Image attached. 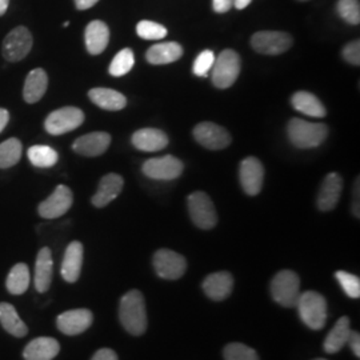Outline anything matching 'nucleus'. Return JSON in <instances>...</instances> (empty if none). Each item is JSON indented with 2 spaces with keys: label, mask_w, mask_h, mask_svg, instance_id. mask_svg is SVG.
Here are the masks:
<instances>
[{
  "label": "nucleus",
  "mask_w": 360,
  "mask_h": 360,
  "mask_svg": "<svg viewBox=\"0 0 360 360\" xmlns=\"http://www.w3.org/2000/svg\"><path fill=\"white\" fill-rule=\"evenodd\" d=\"M119 321L124 330L134 336H141L147 331L148 318L146 300L141 291L131 290L122 296L119 303Z\"/></svg>",
  "instance_id": "1"
},
{
  "label": "nucleus",
  "mask_w": 360,
  "mask_h": 360,
  "mask_svg": "<svg viewBox=\"0 0 360 360\" xmlns=\"http://www.w3.org/2000/svg\"><path fill=\"white\" fill-rule=\"evenodd\" d=\"M288 139L296 148H315L319 147L328 135V127L323 123H309L306 120L294 117L290 120Z\"/></svg>",
  "instance_id": "2"
},
{
  "label": "nucleus",
  "mask_w": 360,
  "mask_h": 360,
  "mask_svg": "<svg viewBox=\"0 0 360 360\" xmlns=\"http://www.w3.org/2000/svg\"><path fill=\"white\" fill-rule=\"evenodd\" d=\"M302 322L311 330H322L327 322V302L316 291H306L299 295L295 306Z\"/></svg>",
  "instance_id": "3"
},
{
  "label": "nucleus",
  "mask_w": 360,
  "mask_h": 360,
  "mask_svg": "<svg viewBox=\"0 0 360 360\" xmlns=\"http://www.w3.org/2000/svg\"><path fill=\"white\" fill-rule=\"evenodd\" d=\"M270 290L271 295L278 304L292 309L300 295V279L294 271H279L271 281Z\"/></svg>",
  "instance_id": "4"
},
{
  "label": "nucleus",
  "mask_w": 360,
  "mask_h": 360,
  "mask_svg": "<svg viewBox=\"0 0 360 360\" xmlns=\"http://www.w3.org/2000/svg\"><path fill=\"white\" fill-rule=\"evenodd\" d=\"M240 74V58L233 50L220 52L212 65V83L219 90L231 87Z\"/></svg>",
  "instance_id": "5"
},
{
  "label": "nucleus",
  "mask_w": 360,
  "mask_h": 360,
  "mask_svg": "<svg viewBox=\"0 0 360 360\" xmlns=\"http://www.w3.org/2000/svg\"><path fill=\"white\" fill-rule=\"evenodd\" d=\"M187 205L191 220L196 227L200 230H211L217 226V210L207 193L202 191L191 193L187 199Z\"/></svg>",
  "instance_id": "6"
},
{
  "label": "nucleus",
  "mask_w": 360,
  "mask_h": 360,
  "mask_svg": "<svg viewBox=\"0 0 360 360\" xmlns=\"http://www.w3.org/2000/svg\"><path fill=\"white\" fill-rule=\"evenodd\" d=\"M153 264L158 276L166 281L180 279L187 270L186 257L167 248H162L155 252Z\"/></svg>",
  "instance_id": "7"
},
{
  "label": "nucleus",
  "mask_w": 360,
  "mask_h": 360,
  "mask_svg": "<svg viewBox=\"0 0 360 360\" xmlns=\"http://www.w3.org/2000/svg\"><path fill=\"white\" fill-rule=\"evenodd\" d=\"M34 39L27 27L19 26L13 28L3 41V56L7 62H20L31 51Z\"/></svg>",
  "instance_id": "8"
},
{
  "label": "nucleus",
  "mask_w": 360,
  "mask_h": 360,
  "mask_svg": "<svg viewBox=\"0 0 360 360\" xmlns=\"http://www.w3.org/2000/svg\"><path fill=\"white\" fill-rule=\"evenodd\" d=\"M84 122V114L77 107H63L52 111L44 122V129L51 135H63L74 131Z\"/></svg>",
  "instance_id": "9"
},
{
  "label": "nucleus",
  "mask_w": 360,
  "mask_h": 360,
  "mask_svg": "<svg viewBox=\"0 0 360 360\" xmlns=\"http://www.w3.org/2000/svg\"><path fill=\"white\" fill-rule=\"evenodd\" d=\"M251 46L263 55H281L292 46V37L281 31H260L252 35Z\"/></svg>",
  "instance_id": "10"
},
{
  "label": "nucleus",
  "mask_w": 360,
  "mask_h": 360,
  "mask_svg": "<svg viewBox=\"0 0 360 360\" xmlns=\"http://www.w3.org/2000/svg\"><path fill=\"white\" fill-rule=\"evenodd\" d=\"M183 163L172 155L163 158H153L144 162L143 172L146 176L155 180H174L179 178L183 172Z\"/></svg>",
  "instance_id": "11"
},
{
  "label": "nucleus",
  "mask_w": 360,
  "mask_h": 360,
  "mask_svg": "<svg viewBox=\"0 0 360 360\" xmlns=\"http://www.w3.org/2000/svg\"><path fill=\"white\" fill-rule=\"evenodd\" d=\"M74 203L72 191L67 186H58L55 191L39 205V215L44 219H56L63 217Z\"/></svg>",
  "instance_id": "12"
},
{
  "label": "nucleus",
  "mask_w": 360,
  "mask_h": 360,
  "mask_svg": "<svg viewBox=\"0 0 360 360\" xmlns=\"http://www.w3.org/2000/svg\"><path fill=\"white\" fill-rule=\"evenodd\" d=\"M193 136L199 144L208 150H223L231 144V135L229 131L212 122L199 123L193 129Z\"/></svg>",
  "instance_id": "13"
},
{
  "label": "nucleus",
  "mask_w": 360,
  "mask_h": 360,
  "mask_svg": "<svg viewBox=\"0 0 360 360\" xmlns=\"http://www.w3.org/2000/svg\"><path fill=\"white\" fill-rule=\"evenodd\" d=\"M239 179L245 193L250 196H255L262 191L264 180V167L260 160L250 156L240 163Z\"/></svg>",
  "instance_id": "14"
},
{
  "label": "nucleus",
  "mask_w": 360,
  "mask_h": 360,
  "mask_svg": "<svg viewBox=\"0 0 360 360\" xmlns=\"http://www.w3.org/2000/svg\"><path fill=\"white\" fill-rule=\"evenodd\" d=\"M92 322H94V315L90 309H70L58 316L56 326L60 333L74 336V335L87 331Z\"/></svg>",
  "instance_id": "15"
},
{
  "label": "nucleus",
  "mask_w": 360,
  "mask_h": 360,
  "mask_svg": "<svg viewBox=\"0 0 360 360\" xmlns=\"http://www.w3.org/2000/svg\"><path fill=\"white\" fill-rule=\"evenodd\" d=\"M343 191V179L339 174L331 172L323 180L322 187L318 195V208L323 212L333 211Z\"/></svg>",
  "instance_id": "16"
},
{
  "label": "nucleus",
  "mask_w": 360,
  "mask_h": 360,
  "mask_svg": "<svg viewBox=\"0 0 360 360\" xmlns=\"http://www.w3.org/2000/svg\"><path fill=\"white\" fill-rule=\"evenodd\" d=\"M203 291L210 299L221 302L231 295L233 290V276L227 271L214 272L203 281Z\"/></svg>",
  "instance_id": "17"
},
{
  "label": "nucleus",
  "mask_w": 360,
  "mask_h": 360,
  "mask_svg": "<svg viewBox=\"0 0 360 360\" xmlns=\"http://www.w3.org/2000/svg\"><path fill=\"white\" fill-rule=\"evenodd\" d=\"M111 143V136L107 132H91L77 138L72 144V150L83 156H99L107 151Z\"/></svg>",
  "instance_id": "18"
},
{
  "label": "nucleus",
  "mask_w": 360,
  "mask_h": 360,
  "mask_svg": "<svg viewBox=\"0 0 360 360\" xmlns=\"http://www.w3.org/2000/svg\"><path fill=\"white\" fill-rule=\"evenodd\" d=\"M84 248L80 242H72L65 248L62 262V278L67 283H75L80 276L83 266Z\"/></svg>",
  "instance_id": "19"
},
{
  "label": "nucleus",
  "mask_w": 360,
  "mask_h": 360,
  "mask_svg": "<svg viewBox=\"0 0 360 360\" xmlns=\"http://www.w3.org/2000/svg\"><path fill=\"white\" fill-rule=\"evenodd\" d=\"M124 180L117 174H108L101 180L98 191L92 196V205L98 208L110 205L122 193Z\"/></svg>",
  "instance_id": "20"
},
{
  "label": "nucleus",
  "mask_w": 360,
  "mask_h": 360,
  "mask_svg": "<svg viewBox=\"0 0 360 360\" xmlns=\"http://www.w3.org/2000/svg\"><path fill=\"white\" fill-rule=\"evenodd\" d=\"M132 144L141 151L156 153L167 147L168 136L160 129H142L132 135Z\"/></svg>",
  "instance_id": "21"
},
{
  "label": "nucleus",
  "mask_w": 360,
  "mask_h": 360,
  "mask_svg": "<svg viewBox=\"0 0 360 360\" xmlns=\"http://www.w3.org/2000/svg\"><path fill=\"white\" fill-rule=\"evenodd\" d=\"M60 351V345L56 339L41 336L31 340L27 345L23 356L26 360H52Z\"/></svg>",
  "instance_id": "22"
},
{
  "label": "nucleus",
  "mask_w": 360,
  "mask_h": 360,
  "mask_svg": "<svg viewBox=\"0 0 360 360\" xmlns=\"http://www.w3.org/2000/svg\"><path fill=\"white\" fill-rule=\"evenodd\" d=\"M52 270H53V262H52L51 250L49 247H43L39 251L37 266H35V288L40 294H44L49 291L52 283Z\"/></svg>",
  "instance_id": "23"
},
{
  "label": "nucleus",
  "mask_w": 360,
  "mask_h": 360,
  "mask_svg": "<svg viewBox=\"0 0 360 360\" xmlns=\"http://www.w3.org/2000/svg\"><path fill=\"white\" fill-rule=\"evenodd\" d=\"M84 40L91 55H99L107 49L110 41V30L103 22L94 20L86 28Z\"/></svg>",
  "instance_id": "24"
},
{
  "label": "nucleus",
  "mask_w": 360,
  "mask_h": 360,
  "mask_svg": "<svg viewBox=\"0 0 360 360\" xmlns=\"http://www.w3.org/2000/svg\"><path fill=\"white\" fill-rule=\"evenodd\" d=\"M183 55V49L176 41H167L155 44L146 53L147 62L151 65H168L179 60Z\"/></svg>",
  "instance_id": "25"
},
{
  "label": "nucleus",
  "mask_w": 360,
  "mask_h": 360,
  "mask_svg": "<svg viewBox=\"0 0 360 360\" xmlns=\"http://www.w3.org/2000/svg\"><path fill=\"white\" fill-rule=\"evenodd\" d=\"M49 86V77L44 70L35 68L27 75L25 89H23V98L27 103L34 104L39 102Z\"/></svg>",
  "instance_id": "26"
},
{
  "label": "nucleus",
  "mask_w": 360,
  "mask_h": 360,
  "mask_svg": "<svg viewBox=\"0 0 360 360\" xmlns=\"http://www.w3.org/2000/svg\"><path fill=\"white\" fill-rule=\"evenodd\" d=\"M351 322L347 316H342L335 323L334 328L328 333L324 340V351L327 354H336L347 345L348 338L351 334Z\"/></svg>",
  "instance_id": "27"
},
{
  "label": "nucleus",
  "mask_w": 360,
  "mask_h": 360,
  "mask_svg": "<svg viewBox=\"0 0 360 360\" xmlns=\"http://www.w3.org/2000/svg\"><path fill=\"white\" fill-rule=\"evenodd\" d=\"M92 103L107 111H120L127 105V99L119 91L111 89H92L89 92Z\"/></svg>",
  "instance_id": "28"
},
{
  "label": "nucleus",
  "mask_w": 360,
  "mask_h": 360,
  "mask_svg": "<svg viewBox=\"0 0 360 360\" xmlns=\"http://www.w3.org/2000/svg\"><path fill=\"white\" fill-rule=\"evenodd\" d=\"M291 102L296 111L304 115L312 116V117H324L327 115L326 107L323 105L322 102L314 94L307 91L295 92Z\"/></svg>",
  "instance_id": "29"
},
{
  "label": "nucleus",
  "mask_w": 360,
  "mask_h": 360,
  "mask_svg": "<svg viewBox=\"0 0 360 360\" xmlns=\"http://www.w3.org/2000/svg\"><path fill=\"white\" fill-rule=\"evenodd\" d=\"M0 323L15 338H23L28 334L26 323L20 319L18 311L10 303H0Z\"/></svg>",
  "instance_id": "30"
},
{
  "label": "nucleus",
  "mask_w": 360,
  "mask_h": 360,
  "mask_svg": "<svg viewBox=\"0 0 360 360\" xmlns=\"http://www.w3.org/2000/svg\"><path fill=\"white\" fill-rule=\"evenodd\" d=\"M7 290L13 295L25 294L30 285V270L25 263L15 264L7 276Z\"/></svg>",
  "instance_id": "31"
},
{
  "label": "nucleus",
  "mask_w": 360,
  "mask_h": 360,
  "mask_svg": "<svg viewBox=\"0 0 360 360\" xmlns=\"http://www.w3.org/2000/svg\"><path fill=\"white\" fill-rule=\"evenodd\" d=\"M28 160L32 163V166L40 168L52 167L56 165L59 156L58 153L50 147L44 144H37L28 148Z\"/></svg>",
  "instance_id": "32"
},
{
  "label": "nucleus",
  "mask_w": 360,
  "mask_h": 360,
  "mask_svg": "<svg viewBox=\"0 0 360 360\" xmlns=\"http://www.w3.org/2000/svg\"><path fill=\"white\" fill-rule=\"evenodd\" d=\"M23 146L19 139L11 138L0 143V168H10L15 166L22 158Z\"/></svg>",
  "instance_id": "33"
},
{
  "label": "nucleus",
  "mask_w": 360,
  "mask_h": 360,
  "mask_svg": "<svg viewBox=\"0 0 360 360\" xmlns=\"http://www.w3.org/2000/svg\"><path fill=\"white\" fill-rule=\"evenodd\" d=\"M135 63V58H134V52L129 49H123L122 51L117 52L115 58L112 59L111 65H110V74L112 77H124L126 74H129L132 70Z\"/></svg>",
  "instance_id": "34"
},
{
  "label": "nucleus",
  "mask_w": 360,
  "mask_h": 360,
  "mask_svg": "<svg viewBox=\"0 0 360 360\" xmlns=\"http://www.w3.org/2000/svg\"><path fill=\"white\" fill-rule=\"evenodd\" d=\"M339 16L346 20L348 25L356 26L360 23L359 0H339L336 4Z\"/></svg>",
  "instance_id": "35"
},
{
  "label": "nucleus",
  "mask_w": 360,
  "mask_h": 360,
  "mask_svg": "<svg viewBox=\"0 0 360 360\" xmlns=\"http://www.w3.org/2000/svg\"><path fill=\"white\" fill-rule=\"evenodd\" d=\"M224 360H260L257 351L243 343H230L223 349Z\"/></svg>",
  "instance_id": "36"
},
{
  "label": "nucleus",
  "mask_w": 360,
  "mask_h": 360,
  "mask_svg": "<svg viewBox=\"0 0 360 360\" xmlns=\"http://www.w3.org/2000/svg\"><path fill=\"white\" fill-rule=\"evenodd\" d=\"M336 281L342 285L343 291L347 294V296L352 299H359L360 297V279L359 276L352 275L346 271H338L335 274Z\"/></svg>",
  "instance_id": "37"
},
{
  "label": "nucleus",
  "mask_w": 360,
  "mask_h": 360,
  "mask_svg": "<svg viewBox=\"0 0 360 360\" xmlns=\"http://www.w3.org/2000/svg\"><path fill=\"white\" fill-rule=\"evenodd\" d=\"M138 35L146 40H159L167 37L166 27L151 20H142L136 26Z\"/></svg>",
  "instance_id": "38"
},
{
  "label": "nucleus",
  "mask_w": 360,
  "mask_h": 360,
  "mask_svg": "<svg viewBox=\"0 0 360 360\" xmlns=\"http://www.w3.org/2000/svg\"><path fill=\"white\" fill-rule=\"evenodd\" d=\"M215 63V53L211 50L200 52L193 63V72L196 77H206L208 71L212 68Z\"/></svg>",
  "instance_id": "39"
},
{
  "label": "nucleus",
  "mask_w": 360,
  "mask_h": 360,
  "mask_svg": "<svg viewBox=\"0 0 360 360\" xmlns=\"http://www.w3.org/2000/svg\"><path fill=\"white\" fill-rule=\"evenodd\" d=\"M342 55L345 58V60L348 62L349 65H360V41L359 40H354L349 41L343 47Z\"/></svg>",
  "instance_id": "40"
},
{
  "label": "nucleus",
  "mask_w": 360,
  "mask_h": 360,
  "mask_svg": "<svg viewBox=\"0 0 360 360\" xmlns=\"http://www.w3.org/2000/svg\"><path fill=\"white\" fill-rule=\"evenodd\" d=\"M91 360H119L115 351L111 348H101L98 349Z\"/></svg>",
  "instance_id": "41"
},
{
  "label": "nucleus",
  "mask_w": 360,
  "mask_h": 360,
  "mask_svg": "<svg viewBox=\"0 0 360 360\" xmlns=\"http://www.w3.org/2000/svg\"><path fill=\"white\" fill-rule=\"evenodd\" d=\"M348 345H349V347L352 349V352H354V355L356 356V358H360V335L358 331H351V334H349V338H348L347 340Z\"/></svg>",
  "instance_id": "42"
},
{
  "label": "nucleus",
  "mask_w": 360,
  "mask_h": 360,
  "mask_svg": "<svg viewBox=\"0 0 360 360\" xmlns=\"http://www.w3.org/2000/svg\"><path fill=\"white\" fill-rule=\"evenodd\" d=\"M232 6H233V0H212V7L215 13H227L231 10Z\"/></svg>",
  "instance_id": "43"
},
{
  "label": "nucleus",
  "mask_w": 360,
  "mask_h": 360,
  "mask_svg": "<svg viewBox=\"0 0 360 360\" xmlns=\"http://www.w3.org/2000/svg\"><path fill=\"white\" fill-rule=\"evenodd\" d=\"M99 0H75L77 10H89L94 7Z\"/></svg>",
  "instance_id": "44"
},
{
  "label": "nucleus",
  "mask_w": 360,
  "mask_h": 360,
  "mask_svg": "<svg viewBox=\"0 0 360 360\" xmlns=\"http://www.w3.org/2000/svg\"><path fill=\"white\" fill-rule=\"evenodd\" d=\"M8 120H10V114H8V111H7V110H4V108H0V132H1L3 129H6V126H7Z\"/></svg>",
  "instance_id": "45"
},
{
  "label": "nucleus",
  "mask_w": 360,
  "mask_h": 360,
  "mask_svg": "<svg viewBox=\"0 0 360 360\" xmlns=\"http://www.w3.org/2000/svg\"><path fill=\"white\" fill-rule=\"evenodd\" d=\"M252 0H233V6L238 8V10H245V7H248V4L251 3Z\"/></svg>",
  "instance_id": "46"
},
{
  "label": "nucleus",
  "mask_w": 360,
  "mask_h": 360,
  "mask_svg": "<svg viewBox=\"0 0 360 360\" xmlns=\"http://www.w3.org/2000/svg\"><path fill=\"white\" fill-rule=\"evenodd\" d=\"M8 4H10V0H0V16L6 13L8 8Z\"/></svg>",
  "instance_id": "47"
},
{
  "label": "nucleus",
  "mask_w": 360,
  "mask_h": 360,
  "mask_svg": "<svg viewBox=\"0 0 360 360\" xmlns=\"http://www.w3.org/2000/svg\"><path fill=\"white\" fill-rule=\"evenodd\" d=\"M70 26V22H65V25H63V27H68Z\"/></svg>",
  "instance_id": "48"
},
{
  "label": "nucleus",
  "mask_w": 360,
  "mask_h": 360,
  "mask_svg": "<svg viewBox=\"0 0 360 360\" xmlns=\"http://www.w3.org/2000/svg\"><path fill=\"white\" fill-rule=\"evenodd\" d=\"M314 360H326V359H314Z\"/></svg>",
  "instance_id": "49"
},
{
  "label": "nucleus",
  "mask_w": 360,
  "mask_h": 360,
  "mask_svg": "<svg viewBox=\"0 0 360 360\" xmlns=\"http://www.w3.org/2000/svg\"><path fill=\"white\" fill-rule=\"evenodd\" d=\"M300 1H306V0H300Z\"/></svg>",
  "instance_id": "50"
}]
</instances>
